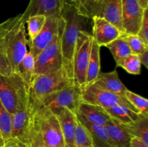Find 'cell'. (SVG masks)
<instances>
[{
  "instance_id": "31",
  "label": "cell",
  "mask_w": 148,
  "mask_h": 147,
  "mask_svg": "<svg viewBox=\"0 0 148 147\" xmlns=\"http://www.w3.org/2000/svg\"><path fill=\"white\" fill-rule=\"evenodd\" d=\"M118 66L124 69L127 73L132 75H139L141 71L142 64L138 56L136 54H130L124 59Z\"/></svg>"
},
{
  "instance_id": "20",
  "label": "cell",
  "mask_w": 148,
  "mask_h": 147,
  "mask_svg": "<svg viewBox=\"0 0 148 147\" xmlns=\"http://www.w3.org/2000/svg\"><path fill=\"white\" fill-rule=\"evenodd\" d=\"M105 127L115 147H130L132 136L122 123L111 118Z\"/></svg>"
},
{
  "instance_id": "13",
  "label": "cell",
  "mask_w": 148,
  "mask_h": 147,
  "mask_svg": "<svg viewBox=\"0 0 148 147\" xmlns=\"http://www.w3.org/2000/svg\"><path fill=\"white\" fill-rule=\"evenodd\" d=\"M144 10L138 0H122V27L124 33L137 35L143 19Z\"/></svg>"
},
{
  "instance_id": "12",
  "label": "cell",
  "mask_w": 148,
  "mask_h": 147,
  "mask_svg": "<svg viewBox=\"0 0 148 147\" xmlns=\"http://www.w3.org/2000/svg\"><path fill=\"white\" fill-rule=\"evenodd\" d=\"M65 4V0H30L25 11L20 14V21L25 23L27 18L38 14L62 16Z\"/></svg>"
},
{
  "instance_id": "21",
  "label": "cell",
  "mask_w": 148,
  "mask_h": 147,
  "mask_svg": "<svg viewBox=\"0 0 148 147\" xmlns=\"http://www.w3.org/2000/svg\"><path fill=\"white\" fill-rule=\"evenodd\" d=\"M123 125L132 137L140 138L148 144V114L140 113L134 122Z\"/></svg>"
},
{
  "instance_id": "5",
  "label": "cell",
  "mask_w": 148,
  "mask_h": 147,
  "mask_svg": "<svg viewBox=\"0 0 148 147\" xmlns=\"http://www.w3.org/2000/svg\"><path fill=\"white\" fill-rule=\"evenodd\" d=\"M64 19L61 16L58 35L53 41L35 58V77L59 70L64 66L61 48V37Z\"/></svg>"
},
{
  "instance_id": "26",
  "label": "cell",
  "mask_w": 148,
  "mask_h": 147,
  "mask_svg": "<svg viewBox=\"0 0 148 147\" xmlns=\"http://www.w3.org/2000/svg\"><path fill=\"white\" fill-rule=\"evenodd\" d=\"M46 21V17L42 14L33 15L27 19L25 24L26 27V32L28 36V41L30 42L36 38L40 33Z\"/></svg>"
},
{
  "instance_id": "19",
  "label": "cell",
  "mask_w": 148,
  "mask_h": 147,
  "mask_svg": "<svg viewBox=\"0 0 148 147\" xmlns=\"http://www.w3.org/2000/svg\"><path fill=\"white\" fill-rule=\"evenodd\" d=\"M77 115V118L89 131L92 139L94 147H115L105 126L90 123Z\"/></svg>"
},
{
  "instance_id": "25",
  "label": "cell",
  "mask_w": 148,
  "mask_h": 147,
  "mask_svg": "<svg viewBox=\"0 0 148 147\" xmlns=\"http://www.w3.org/2000/svg\"><path fill=\"white\" fill-rule=\"evenodd\" d=\"M106 47L109 49L110 52L115 60L116 66H118L124 59L132 54L130 46L121 36L110 43Z\"/></svg>"
},
{
  "instance_id": "28",
  "label": "cell",
  "mask_w": 148,
  "mask_h": 147,
  "mask_svg": "<svg viewBox=\"0 0 148 147\" xmlns=\"http://www.w3.org/2000/svg\"><path fill=\"white\" fill-rule=\"evenodd\" d=\"M75 147H94L89 131L78 118L75 134Z\"/></svg>"
},
{
  "instance_id": "17",
  "label": "cell",
  "mask_w": 148,
  "mask_h": 147,
  "mask_svg": "<svg viewBox=\"0 0 148 147\" xmlns=\"http://www.w3.org/2000/svg\"><path fill=\"white\" fill-rule=\"evenodd\" d=\"M90 84L95 85L100 89L124 97V93L127 89L125 85L119 79L116 70L107 73L100 72L96 79Z\"/></svg>"
},
{
  "instance_id": "11",
  "label": "cell",
  "mask_w": 148,
  "mask_h": 147,
  "mask_svg": "<svg viewBox=\"0 0 148 147\" xmlns=\"http://www.w3.org/2000/svg\"><path fill=\"white\" fill-rule=\"evenodd\" d=\"M61 16H49L43 29L34 40L27 42L30 52L35 58L47 47L58 35L60 26Z\"/></svg>"
},
{
  "instance_id": "37",
  "label": "cell",
  "mask_w": 148,
  "mask_h": 147,
  "mask_svg": "<svg viewBox=\"0 0 148 147\" xmlns=\"http://www.w3.org/2000/svg\"><path fill=\"white\" fill-rule=\"evenodd\" d=\"M65 1H66V4L73 6L75 8L77 9L78 12L80 13L81 10H82L83 6L85 5L87 0H65Z\"/></svg>"
},
{
  "instance_id": "9",
  "label": "cell",
  "mask_w": 148,
  "mask_h": 147,
  "mask_svg": "<svg viewBox=\"0 0 148 147\" xmlns=\"http://www.w3.org/2000/svg\"><path fill=\"white\" fill-rule=\"evenodd\" d=\"M25 24L20 17L6 36V46L10 66L13 73H16L18 65L28 52Z\"/></svg>"
},
{
  "instance_id": "7",
  "label": "cell",
  "mask_w": 148,
  "mask_h": 147,
  "mask_svg": "<svg viewBox=\"0 0 148 147\" xmlns=\"http://www.w3.org/2000/svg\"><path fill=\"white\" fill-rule=\"evenodd\" d=\"M38 101L56 115L64 108L76 113L82 102V87L72 85L49 94Z\"/></svg>"
},
{
  "instance_id": "27",
  "label": "cell",
  "mask_w": 148,
  "mask_h": 147,
  "mask_svg": "<svg viewBox=\"0 0 148 147\" xmlns=\"http://www.w3.org/2000/svg\"><path fill=\"white\" fill-rule=\"evenodd\" d=\"M0 131L5 144L12 141V114L0 101Z\"/></svg>"
},
{
  "instance_id": "3",
  "label": "cell",
  "mask_w": 148,
  "mask_h": 147,
  "mask_svg": "<svg viewBox=\"0 0 148 147\" xmlns=\"http://www.w3.org/2000/svg\"><path fill=\"white\" fill-rule=\"evenodd\" d=\"M75 84L73 76L63 66L56 71L35 77L30 86L32 96L40 100L48 95Z\"/></svg>"
},
{
  "instance_id": "10",
  "label": "cell",
  "mask_w": 148,
  "mask_h": 147,
  "mask_svg": "<svg viewBox=\"0 0 148 147\" xmlns=\"http://www.w3.org/2000/svg\"><path fill=\"white\" fill-rule=\"evenodd\" d=\"M82 102L97 105L103 109L120 105L140 113L124 96L100 89L92 84H87L82 86Z\"/></svg>"
},
{
  "instance_id": "16",
  "label": "cell",
  "mask_w": 148,
  "mask_h": 147,
  "mask_svg": "<svg viewBox=\"0 0 148 147\" xmlns=\"http://www.w3.org/2000/svg\"><path fill=\"white\" fill-rule=\"evenodd\" d=\"M56 116L60 124L65 147H75V134L77 121L76 113L64 108Z\"/></svg>"
},
{
  "instance_id": "6",
  "label": "cell",
  "mask_w": 148,
  "mask_h": 147,
  "mask_svg": "<svg viewBox=\"0 0 148 147\" xmlns=\"http://www.w3.org/2000/svg\"><path fill=\"white\" fill-rule=\"evenodd\" d=\"M38 105V101L30 92V98L25 108L12 115V141L23 145L29 139L35 128Z\"/></svg>"
},
{
  "instance_id": "32",
  "label": "cell",
  "mask_w": 148,
  "mask_h": 147,
  "mask_svg": "<svg viewBox=\"0 0 148 147\" xmlns=\"http://www.w3.org/2000/svg\"><path fill=\"white\" fill-rule=\"evenodd\" d=\"M121 36L127 41V44L131 49L132 53L133 54L139 55L145 49L148 48V46L142 40V39L137 35L123 33Z\"/></svg>"
},
{
  "instance_id": "36",
  "label": "cell",
  "mask_w": 148,
  "mask_h": 147,
  "mask_svg": "<svg viewBox=\"0 0 148 147\" xmlns=\"http://www.w3.org/2000/svg\"><path fill=\"white\" fill-rule=\"evenodd\" d=\"M20 17V14L16 16V17H12V18L8 19L6 21L3 22L0 24V35L3 34L5 32H7V30H10L16 22L19 20Z\"/></svg>"
},
{
  "instance_id": "33",
  "label": "cell",
  "mask_w": 148,
  "mask_h": 147,
  "mask_svg": "<svg viewBox=\"0 0 148 147\" xmlns=\"http://www.w3.org/2000/svg\"><path fill=\"white\" fill-rule=\"evenodd\" d=\"M103 0H87L79 14L90 20L96 12L97 8Z\"/></svg>"
},
{
  "instance_id": "39",
  "label": "cell",
  "mask_w": 148,
  "mask_h": 147,
  "mask_svg": "<svg viewBox=\"0 0 148 147\" xmlns=\"http://www.w3.org/2000/svg\"><path fill=\"white\" fill-rule=\"evenodd\" d=\"M137 56H138L141 64L143 65L146 69H148V48L145 49L144 51Z\"/></svg>"
},
{
  "instance_id": "35",
  "label": "cell",
  "mask_w": 148,
  "mask_h": 147,
  "mask_svg": "<svg viewBox=\"0 0 148 147\" xmlns=\"http://www.w3.org/2000/svg\"><path fill=\"white\" fill-rule=\"evenodd\" d=\"M137 35L148 46V9H145L143 19Z\"/></svg>"
},
{
  "instance_id": "24",
  "label": "cell",
  "mask_w": 148,
  "mask_h": 147,
  "mask_svg": "<svg viewBox=\"0 0 148 147\" xmlns=\"http://www.w3.org/2000/svg\"><path fill=\"white\" fill-rule=\"evenodd\" d=\"M111 118L122 124H129L134 122L138 118L140 113L136 112L127 107L117 105L110 108L105 109Z\"/></svg>"
},
{
  "instance_id": "18",
  "label": "cell",
  "mask_w": 148,
  "mask_h": 147,
  "mask_svg": "<svg viewBox=\"0 0 148 147\" xmlns=\"http://www.w3.org/2000/svg\"><path fill=\"white\" fill-rule=\"evenodd\" d=\"M78 115L90 123L105 126L108 121L111 119L105 109L92 104L82 102L76 112Z\"/></svg>"
},
{
  "instance_id": "30",
  "label": "cell",
  "mask_w": 148,
  "mask_h": 147,
  "mask_svg": "<svg viewBox=\"0 0 148 147\" xmlns=\"http://www.w3.org/2000/svg\"><path fill=\"white\" fill-rule=\"evenodd\" d=\"M124 97L132 104V105L140 113L148 114L147 99L129 90L128 89L124 93Z\"/></svg>"
},
{
  "instance_id": "2",
  "label": "cell",
  "mask_w": 148,
  "mask_h": 147,
  "mask_svg": "<svg viewBox=\"0 0 148 147\" xmlns=\"http://www.w3.org/2000/svg\"><path fill=\"white\" fill-rule=\"evenodd\" d=\"M30 98V87L20 75H0V101L10 114L23 110Z\"/></svg>"
},
{
  "instance_id": "15",
  "label": "cell",
  "mask_w": 148,
  "mask_h": 147,
  "mask_svg": "<svg viewBox=\"0 0 148 147\" xmlns=\"http://www.w3.org/2000/svg\"><path fill=\"white\" fill-rule=\"evenodd\" d=\"M94 16L103 17L124 33L122 27V0H103Z\"/></svg>"
},
{
  "instance_id": "34",
  "label": "cell",
  "mask_w": 148,
  "mask_h": 147,
  "mask_svg": "<svg viewBox=\"0 0 148 147\" xmlns=\"http://www.w3.org/2000/svg\"><path fill=\"white\" fill-rule=\"evenodd\" d=\"M20 146V147H45L41 137L36 128V124H35V128L29 139L24 144Z\"/></svg>"
},
{
  "instance_id": "23",
  "label": "cell",
  "mask_w": 148,
  "mask_h": 147,
  "mask_svg": "<svg viewBox=\"0 0 148 147\" xmlns=\"http://www.w3.org/2000/svg\"><path fill=\"white\" fill-rule=\"evenodd\" d=\"M16 73L30 87L35 79V57L29 51L18 65Z\"/></svg>"
},
{
  "instance_id": "42",
  "label": "cell",
  "mask_w": 148,
  "mask_h": 147,
  "mask_svg": "<svg viewBox=\"0 0 148 147\" xmlns=\"http://www.w3.org/2000/svg\"><path fill=\"white\" fill-rule=\"evenodd\" d=\"M5 144H6L4 141V138H3L2 135H1V131H0V147H3Z\"/></svg>"
},
{
  "instance_id": "8",
  "label": "cell",
  "mask_w": 148,
  "mask_h": 147,
  "mask_svg": "<svg viewBox=\"0 0 148 147\" xmlns=\"http://www.w3.org/2000/svg\"><path fill=\"white\" fill-rule=\"evenodd\" d=\"M92 35L86 30L80 32L77 40L72 59V73L75 84L83 86L86 84L87 71L92 46Z\"/></svg>"
},
{
  "instance_id": "22",
  "label": "cell",
  "mask_w": 148,
  "mask_h": 147,
  "mask_svg": "<svg viewBox=\"0 0 148 147\" xmlns=\"http://www.w3.org/2000/svg\"><path fill=\"white\" fill-rule=\"evenodd\" d=\"M101 48L98 43L92 40V46H91L90 56L89 63H88V71H87L86 84H90L95 80L100 74L101 70Z\"/></svg>"
},
{
  "instance_id": "4",
  "label": "cell",
  "mask_w": 148,
  "mask_h": 147,
  "mask_svg": "<svg viewBox=\"0 0 148 147\" xmlns=\"http://www.w3.org/2000/svg\"><path fill=\"white\" fill-rule=\"evenodd\" d=\"M36 125L45 147H65L57 116L40 102L36 114Z\"/></svg>"
},
{
  "instance_id": "14",
  "label": "cell",
  "mask_w": 148,
  "mask_h": 147,
  "mask_svg": "<svg viewBox=\"0 0 148 147\" xmlns=\"http://www.w3.org/2000/svg\"><path fill=\"white\" fill-rule=\"evenodd\" d=\"M91 20L92 22V33L91 35L100 47H106L123 34L116 27L103 17L94 16Z\"/></svg>"
},
{
  "instance_id": "29",
  "label": "cell",
  "mask_w": 148,
  "mask_h": 147,
  "mask_svg": "<svg viewBox=\"0 0 148 147\" xmlns=\"http://www.w3.org/2000/svg\"><path fill=\"white\" fill-rule=\"evenodd\" d=\"M11 28L3 34L0 35V75L3 76H7L13 73L7 56V46H6V36Z\"/></svg>"
},
{
  "instance_id": "38",
  "label": "cell",
  "mask_w": 148,
  "mask_h": 147,
  "mask_svg": "<svg viewBox=\"0 0 148 147\" xmlns=\"http://www.w3.org/2000/svg\"><path fill=\"white\" fill-rule=\"evenodd\" d=\"M130 147H148V144L140 138L132 137Z\"/></svg>"
},
{
  "instance_id": "41",
  "label": "cell",
  "mask_w": 148,
  "mask_h": 147,
  "mask_svg": "<svg viewBox=\"0 0 148 147\" xmlns=\"http://www.w3.org/2000/svg\"><path fill=\"white\" fill-rule=\"evenodd\" d=\"M138 2L143 10L148 9V0H138Z\"/></svg>"
},
{
  "instance_id": "1",
  "label": "cell",
  "mask_w": 148,
  "mask_h": 147,
  "mask_svg": "<svg viewBox=\"0 0 148 147\" xmlns=\"http://www.w3.org/2000/svg\"><path fill=\"white\" fill-rule=\"evenodd\" d=\"M62 16L64 19V24L61 37V48L64 66L73 76L72 59L77 40L80 32L85 30L87 20L90 19L79 14L76 8L66 3Z\"/></svg>"
},
{
  "instance_id": "40",
  "label": "cell",
  "mask_w": 148,
  "mask_h": 147,
  "mask_svg": "<svg viewBox=\"0 0 148 147\" xmlns=\"http://www.w3.org/2000/svg\"><path fill=\"white\" fill-rule=\"evenodd\" d=\"M3 147H20V144H17V143L15 142V141H10V142L7 143V144H6Z\"/></svg>"
}]
</instances>
